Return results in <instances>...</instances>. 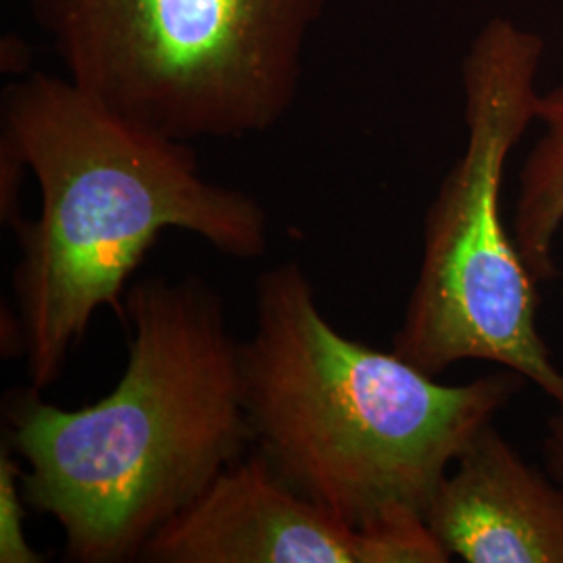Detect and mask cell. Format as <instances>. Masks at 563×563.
Here are the masks:
<instances>
[{
    "instance_id": "cell-1",
    "label": "cell",
    "mask_w": 563,
    "mask_h": 563,
    "mask_svg": "<svg viewBox=\"0 0 563 563\" xmlns=\"http://www.w3.org/2000/svg\"><path fill=\"white\" fill-rule=\"evenodd\" d=\"M120 320L128 363L101 401L60 409L27 386L4 402L25 504L59 523L69 562H139L253 444L242 341L207 282H134Z\"/></svg>"
},
{
    "instance_id": "cell-2",
    "label": "cell",
    "mask_w": 563,
    "mask_h": 563,
    "mask_svg": "<svg viewBox=\"0 0 563 563\" xmlns=\"http://www.w3.org/2000/svg\"><path fill=\"white\" fill-rule=\"evenodd\" d=\"M0 146L41 190L36 220L11 230L30 386L57 383L102 307L123 316L132 274L163 230H184L234 260L267 251V213L251 195L205 180L188 142L162 136L81 90L32 74L2 92Z\"/></svg>"
},
{
    "instance_id": "cell-3",
    "label": "cell",
    "mask_w": 563,
    "mask_h": 563,
    "mask_svg": "<svg viewBox=\"0 0 563 563\" xmlns=\"http://www.w3.org/2000/svg\"><path fill=\"white\" fill-rule=\"evenodd\" d=\"M241 365L257 453L290 488L363 530L426 523L451 465L526 380L504 369L443 384L395 351L351 341L297 262L257 278Z\"/></svg>"
},
{
    "instance_id": "cell-4",
    "label": "cell",
    "mask_w": 563,
    "mask_h": 563,
    "mask_svg": "<svg viewBox=\"0 0 563 563\" xmlns=\"http://www.w3.org/2000/svg\"><path fill=\"white\" fill-rule=\"evenodd\" d=\"M544 42L493 18L462 63L467 139L426 213L422 265L393 351L439 378L460 362H490L553 401L563 374L537 328V280L501 211L505 163L537 121Z\"/></svg>"
},
{
    "instance_id": "cell-5",
    "label": "cell",
    "mask_w": 563,
    "mask_h": 563,
    "mask_svg": "<svg viewBox=\"0 0 563 563\" xmlns=\"http://www.w3.org/2000/svg\"><path fill=\"white\" fill-rule=\"evenodd\" d=\"M328 0H27L67 78L162 136L244 139L280 123Z\"/></svg>"
},
{
    "instance_id": "cell-6",
    "label": "cell",
    "mask_w": 563,
    "mask_h": 563,
    "mask_svg": "<svg viewBox=\"0 0 563 563\" xmlns=\"http://www.w3.org/2000/svg\"><path fill=\"white\" fill-rule=\"evenodd\" d=\"M428 523L363 530L282 481L262 453L242 457L146 544L151 563H444Z\"/></svg>"
},
{
    "instance_id": "cell-7",
    "label": "cell",
    "mask_w": 563,
    "mask_h": 563,
    "mask_svg": "<svg viewBox=\"0 0 563 563\" xmlns=\"http://www.w3.org/2000/svg\"><path fill=\"white\" fill-rule=\"evenodd\" d=\"M449 555L467 563H563V490L483 426L426 509Z\"/></svg>"
},
{
    "instance_id": "cell-8",
    "label": "cell",
    "mask_w": 563,
    "mask_h": 563,
    "mask_svg": "<svg viewBox=\"0 0 563 563\" xmlns=\"http://www.w3.org/2000/svg\"><path fill=\"white\" fill-rule=\"evenodd\" d=\"M537 121L541 136L520 172L511 234L539 284L558 276L553 246L563 228V81L539 97Z\"/></svg>"
},
{
    "instance_id": "cell-9",
    "label": "cell",
    "mask_w": 563,
    "mask_h": 563,
    "mask_svg": "<svg viewBox=\"0 0 563 563\" xmlns=\"http://www.w3.org/2000/svg\"><path fill=\"white\" fill-rule=\"evenodd\" d=\"M15 453H0V563H41V555L25 537V497L21 490L23 467Z\"/></svg>"
},
{
    "instance_id": "cell-10",
    "label": "cell",
    "mask_w": 563,
    "mask_h": 563,
    "mask_svg": "<svg viewBox=\"0 0 563 563\" xmlns=\"http://www.w3.org/2000/svg\"><path fill=\"white\" fill-rule=\"evenodd\" d=\"M558 402V411L547 422L543 451L551 476L563 484V397Z\"/></svg>"
}]
</instances>
